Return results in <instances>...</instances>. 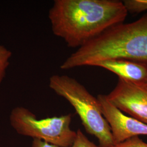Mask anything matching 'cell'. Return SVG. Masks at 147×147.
<instances>
[{
  "label": "cell",
  "instance_id": "1",
  "mask_svg": "<svg viewBox=\"0 0 147 147\" xmlns=\"http://www.w3.org/2000/svg\"><path fill=\"white\" fill-rule=\"evenodd\" d=\"M128 11L116 0H55L49 11L53 33L69 47H82L111 27L123 23Z\"/></svg>",
  "mask_w": 147,
  "mask_h": 147
},
{
  "label": "cell",
  "instance_id": "2",
  "mask_svg": "<svg viewBox=\"0 0 147 147\" xmlns=\"http://www.w3.org/2000/svg\"><path fill=\"white\" fill-rule=\"evenodd\" d=\"M122 59L147 66V13L130 23L111 27L71 53L60 66L69 70Z\"/></svg>",
  "mask_w": 147,
  "mask_h": 147
},
{
  "label": "cell",
  "instance_id": "3",
  "mask_svg": "<svg viewBox=\"0 0 147 147\" xmlns=\"http://www.w3.org/2000/svg\"><path fill=\"white\" fill-rule=\"evenodd\" d=\"M49 86L73 107L86 131L98 140L99 147L115 145L110 126L102 113L97 98L91 94L84 86L68 75H53L49 79Z\"/></svg>",
  "mask_w": 147,
  "mask_h": 147
},
{
  "label": "cell",
  "instance_id": "4",
  "mask_svg": "<svg viewBox=\"0 0 147 147\" xmlns=\"http://www.w3.org/2000/svg\"><path fill=\"white\" fill-rule=\"evenodd\" d=\"M9 119L19 134L58 147H70L76 136V132L70 128L71 114L39 119L30 110L19 106L11 111Z\"/></svg>",
  "mask_w": 147,
  "mask_h": 147
},
{
  "label": "cell",
  "instance_id": "5",
  "mask_svg": "<svg viewBox=\"0 0 147 147\" xmlns=\"http://www.w3.org/2000/svg\"><path fill=\"white\" fill-rule=\"evenodd\" d=\"M107 98L118 110L147 124V89L143 86L118 79Z\"/></svg>",
  "mask_w": 147,
  "mask_h": 147
},
{
  "label": "cell",
  "instance_id": "6",
  "mask_svg": "<svg viewBox=\"0 0 147 147\" xmlns=\"http://www.w3.org/2000/svg\"><path fill=\"white\" fill-rule=\"evenodd\" d=\"M97 99L102 113L110 126L115 144L139 135H147V124L124 115L107 98L106 95L99 94Z\"/></svg>",
  "mask_w": 147,
  "mask_h": 147
},
{
  "label": "cell",
  "instance_id": "7",
  "mask_svg": "<svg viewBox=\"0 0 147 147\" xmlns=\"http://www.w3.org/2000/svg\"><path fill=\"white\" fill-rule=\"evenodd\" d=\"M94 67L105 69L116 74L119 79L134 84H147V66L126 59H114L96 63Z\"/></svg>",
  "mask_w": 147,
  "mask_h": 147
},
{
  "label": "cell",
  "instance_id": "8",
  "mask_svg": "<svg viewBox=\"0 0 147 147\" xmlns=\"http://www.w3.org/2000/svg\"><path fill=\"white\" fill-rule=\"evenodd\" d=\"M12 53L5 47L0 45V86L5 78L6 71L10 64Z\"/></svg>",
  "mask_w": 147,
  "mask_h": 147
},
{
  "label": "cell",
  "instance_id": "9",
  "mask_svg": "<svg viewBox=\"0 0 147 147\" xmlns=\"http://www.w3.org/2000/svg\"><path fill=\"white\" fill-rule=\"evenodd\" d=\"M123 2L128 12L140 13L147 11V0H125Z\"/></svg>",
  "mask_w": 147,
  "mask_h": 147
},
{
  "label": "cell",
  "instance_id": "10",
  "mask_svg": "<svg viewBox=\"0 0 147 147\" xmlns=\"http://www.w3.org/2000/svg\"><path fill=\"white\" fill-rule=\"evenodd\" d=\"M70 147H99L86 136L81 130L76 131V136L73 144Z\"/></svg>",
  "mask_w": 147,
  "mask_h": 147
},
{
  "label": "cell",
  "instance_id": "11",
  "mask_svg": "<svg viewBox=\"0 0 147 147\" xmlns=\"http://www.w3.org/2000/svg\"><path fill=\"white\" fill-rule=\"evenodd\" d=\"M113 147H147V143L138 136L132 137L121 143L115 144Z\"/></svg>",
  "mask_w": 147,
  "mask_h": 147
},
{
  "label": "cell",
  "instance_id": "12",
  "mask_svg": "<svg viewBox=\"0 0 147 147\" xmlns=\"http://www.w3.org/2000/svg\"><path fill=\"white\" fill-rule=\"evenodd\" d=\"M31 147H58L38 139H33Z\"/></svg>",
  "mask_w": 147,
  "mask_h": 147
},
{
  "label": "cell",
  "instance_id": "13",
  "mask_svg": "<svg viewBox=\"0 0 147 147\" xmlns=\"http://www.w3.org/2000/svg\"><path fill=\"white\" fill-rule=\"evenodd\" d=\"M143 86H144L145 88H146L147 89V84H145V85H144Z\"/></svg>",
  "mask_w": 147,
  "mask_h": 147
}]
</instances>
